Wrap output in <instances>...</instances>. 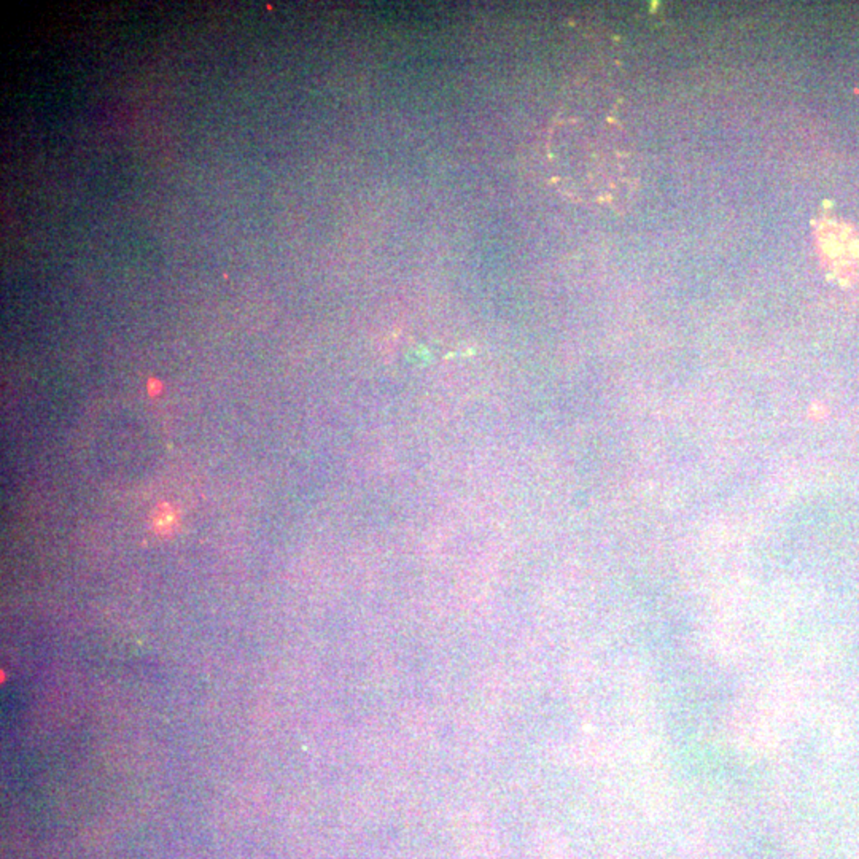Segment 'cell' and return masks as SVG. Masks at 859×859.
<instances>
[{"mask_svg":"<svg viewBox=\"0 0 859 859\" xmlns=\"http://www.w3.org/2000/svg\"><path fill=\"white\" fill-rule=\"evenodd\" d=\"M549 164L554 181L571 197L598 204L622 199L630 185L622 163L619 128L611 120L565 118L550 129Z\"/></svg>","mask_w":859,"mask_h":859,"instance_id":"obj_1","label":"cell"},{"mask_svg":"<svg viewBox=\"0 0 859 859\" xmlns=\"http://www.w3.org/2000/svg\"><path fill=\"white\" fill-rule=\"evenodd\" d=\"M155 521L158 522L159 527H163L166 522H172L174 511L170 509L169 506H161V508H158V514L155 516Z\"/></svg>","mask_w":859,"mask_h":859,"instance_id":"obj_2","label":"cell"}]
</instances>
